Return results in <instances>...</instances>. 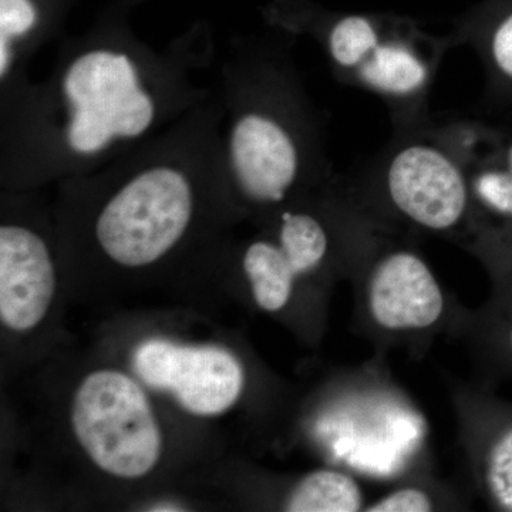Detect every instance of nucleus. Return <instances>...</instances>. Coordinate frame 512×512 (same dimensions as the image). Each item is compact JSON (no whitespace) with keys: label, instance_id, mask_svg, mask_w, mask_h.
Returning a JSON list of instances; mask_svg holds the SVG:
<instances>
[{"label":"nucleus","instance_id":"3","mask_svg":"<svg viewBox=\"0 0 512 512\" xmlns=\"http://www.w3.org/2000/svg\"><path fill=\"white\" fill-rule=\"evenodd\" d=\"M328 50L350 82L397 103L426 92L433 74L429 46L384 32L365 16L338 20L330 29Z\"/></svg>","mask_w":512,"mask_h":512},{"label":"nucleus","instance_id":"16","mask_svg":"<svg viewBox=\"0 0 512 512\" xmlns=\"http://www.w3.org/2000/svg\"><path fill=\"white\" fill-rule=\"evenodd\" d=\"M36 12L29 0H0V33L9 37L23 35L32 28Z\"/></svg>","mask_w":512,"mask_h":512},{"label":"nucleus","instance_id":"11","mask_svg":"<svg viewBox=\"0 0 512 512\" xmlns=\"http://www.w3.org/2000/svg\"><path fill=\"white\" fill-rule=\"evenodd\" d=\"M279 247L296 275H305L318 268L328 254L329 239L325 228L308 214L282 215Z\"/></svg>","mask_w":512,"mask_h":512},{"label":"nucleus","instance_id":"8","mask_svg":"<svg viewBox=\"0 0 512 512\" xmlns=\"http://www.w3.org/2000/svg\"><path fill=\"white\" fill-rule=\"evenodd\" d=\"M232 168L251 200L279 202L295 183L299 156L292 137L269 117L248 114L231 137Z\"/></svg>","mask_w":512,"mask_h":512},{"label":"nucleus","instance_id":"4","mask_svg":"<svg viewBox=\"0 0 512 512\" xmlns=\"http://www.w3.org/2000/svg\"><path fill=\"white\" fill-rule=\"evenodd\" d=\"M464 165L463 157L444 144L407 141L387 161V195L407 220L430 231H448L463 220L470 204Z\"/></svg>","mask_w":512,"mask_h":512},{"label":"nucleus","instance_id":"17","mask_svg":"<svg viewBox=\"0 0 512 512\" xmlns=\"http://www.w3.org/2000/svg\"><path fill=\"white\" fill-rule=\"evenodd\" d=\"M9 36L0 33V74L5 76L10 60Z\"/></svg>","mask_w":512,"mask_h":512},{"label":"nucleus","instance_id":"1","mask_svg":"<svg viewBox=\"0 0 512 512\" xmlns=\"http://www.w3.org/2000/svg\"><path fill=\"white\" fill-rule=\"evenodd\" d=\"M77 443L103 473L138 480L157 467L163 434L143 387L126 373L101 369L84 377L70 412Z\"/></svg>","mask_w":512,"mask_h":512},{"label":"nucleus","instance_id":"9","mask_svg":"<svg viewBox=\"0 0 512 512\" xmlns=\"http://www.w3.org/2000/svg\"><path fill=\"white\" fill-rule=\"evenodd\" d=\"M245 274L256 305L266 312H279L291 299L296 275L279 245L259 241L244 256Z\"/></svg>","mask_w":512,"mask_h":512},{"label":"nucleus","instance_id":"12","mask_svg":"<svg viewBox=\"0 0 512 512\" xmlns=\"http://www.w3.org/2000/svg\"><path fill=\"white\" fill-rule=\"evenodd\" d=\"M468 174L471 195L487 210L512 220V140Z\"/></svg>","mask_w":512,"mask_h":512},{"label":"nucleus","instance_id":"15","mask_svg":"<svg viewBox=\"0 0 512 512\" xmlns=\"http://www.w3.org/2000/svg\"><path fill=\"white\" fill-rule=\"evenodd\" d=\"M433 510L430 495L419 488H400L366 508L369 512H427Z\"/></svg>","mask_w":512,"mask_h":512},{"label":"nucleus","instance_id":"14","mask_svg":"<svg viewBox=\"0 0 512 512\" xmlns=\"http://www.w3.org/2000/svg\"><path fill=\"white\" fill-rule=\"evenodd\" d=\"M484 50L494 72L512 84V12L497 23Z\"/></svg>","mask_w":512,"mask_h":512},{"label":"nucleus","instance_id":"13","mask_svg":"<svg viewBox=\"0 0 512 512\" xmlns=\"http://www.w3.org/2000/svg\"><path fill=\"white\" fill-rule=\"evenodd\" d=\"M487 484L498 507L512 511V427L491 448Z\"/></svg>","mask_w":512,"mask_h":512},{"label":"nucleus","instance_id":"6","mask_svg":"<svg viewBox=\"0 0 512 512\" xmlns=\"http://www.w3.org/2000/svg\"><path fill=\"white\" fill-rule=\"evenodd\" d=\"M56 274L45 241L23 227L0 228V320L12 332H28L46 318Z\"/></svg>","mask_w":512,"mask_h":512},{"label":"nucleus","instance_id":"19","mask_svg":"<svg viewBox=\"0 0 512 512\" xmlns=\"http://www.w3.org/2000/svg\"><path fill=\"white\" fill-rule=\"evenodd\" d=\"M511 348H512V332H511Z\"/></svg>","mask_w":512,"mask_h":512},{"label":"nucleus","instance_id":"7","mask_svg":"<svg viewBox=\"0 0 512 512\" xmlns=\"http://www.w3.org/2000/svg\"><path fill=\"white\" fill-rule=\"evenodd\" d=\"M369 306L383 329L420 330L441 318L444 298L429 265L413 252L397 251L373 271Z\"/></svg>","mask_w":512,"mask_h":512},{"label":"nucleus","instance_id":"10","mask_svg":"<svg viewBox=\"0 0 512 512\" xmlns=\"http://www.w3.org/2000/svg\"><path fill=\"white\" fill-rule=\"evenodd\" d=\"M359 483L338 470H316L293 487L285 501L291 512H356L363 510Z\"/></svg>","mask_w":512,"mask_h":512},{"label":"nucleus","instance_id":"5","mask_svg":"<svg viewBox=\"0 0 512 512\" xmlns=\"http://www.w3.org/2000/svg\"><path fill=\"white\" fill-rule=\"evenodd\" d=\"M134 367L144 382L173 394L195 416L228 412L244 390V369L237 357L214 346L147 340L134 353Z\"/></svg>","mask_w":512,"mask_h":512},{"label":"nucleus","instance_id":"2","mask_svg":"<svg viewBox=\"0 0 512 512\" xmlns=\"http://www.w3.org/2000/svg\"><path fill=\"white\" fill-rule=\"evenodd\" d=\"M191 214V187L184 174L151 168L111 198L97 220L96 237L116 264L147 266L180 241Z\"/></svg>","mask_w":512,"mask_h":512},{"label":"nucleus","instance_id":"18","mask_svg":"<svg viewBox=\"0 0 512 512\" xmlns=\"http://www.w3.org/2000/svg\"><path fill=\"white\" fill-rule=\"evenodd\" d=\"M153 511H181V508H178V505L175 504H163V505H154L151 508Z\"/></svg>","mask_w":512,"mask_h":512}]
</instances>
